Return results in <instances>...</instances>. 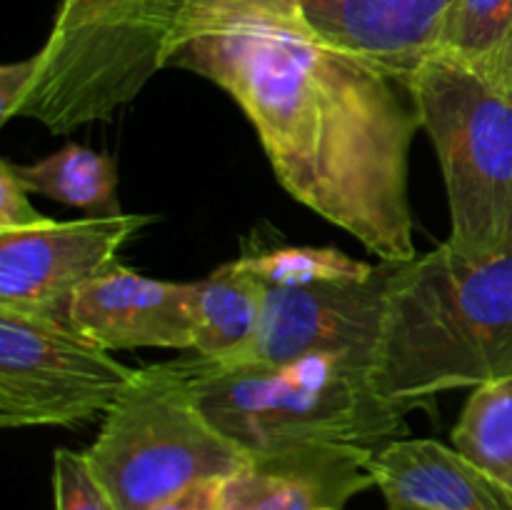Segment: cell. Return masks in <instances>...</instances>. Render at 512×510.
Returning a JSON list of instances; mask_svg holds the SVG:
<instances>
[{
    "label": "cell",
    "mask_w": 512,
    "mask_h": 510,
    "mask_svg": "<svg viewBox=\"0 0 512 510\" xmlns=\"http://www.w3.org/2000/svg\"><path fill=\"white\" fill-rule=\"evenodd\" d=\"M165 68L190 70L240 105L298 203L380 260L418 258L413 78L325 40L298 0H183Z\"/></svg>",
    "instance_id": "1"
},
{
    "label": "cell",
    "mask_w": 512,
    "mask_h": 510,
    "mask_svg": "<svg viewBox=\"0 0 512 510\" xmlns=\"http://www.w3.org/2000/svg\"><path fill=\"white\" fill-rule=\"evenodd\" d=\"M512 375V253L468 258L450 243L393 263L368 378L410 413L440 393Z\"/></svg>",
    "instance_id": "2"
},
{
    "label": "cell",
    "mask_w": 512,
    "mask_h": 510,
    "mask_svg": "<svg viewBox=\"0 0 512 510\" xmlns=\"http://www.w3.org/2000/svg\"><path fill=\"white\" fill-rule=\"evenodd\" d=\"M215 428L250 458L315 448L378 450L408 435L400 408L380 398L368 368L340 355H308L278 368L215 370L178 360Z\"/></svg>",
    "instance_id": "3"
},
{
    "label": "cell",
    "mask_w": 512,
    "mask_h": 510,
    "mask_svg": "<svg viewBox=\"0 0 512 510\" xmlns=\"http://www.w3.org/2000/svg\"><path fill=\"white\" fill-rule=\"evenodd\" d=\"M180 10L183 0H63L20 115L55 135L108 120L165 68Z\"/></svg>",
    "instance_id": "4"
},
{
    "label": "cell",
    "mask_w": 512,
    "mask_h": 510,
    "mask_svg": "<svg viewBox=\"0 0 512 510\" xmlns=\"http://www.w3.org/2000/svg\"><path fill=\"white\" fill-rule=\"evenodd\" d=\"M83 453L120 510H150L190 485L230 478L253 463L205 415L178 360L135 370Z\"/></svg>",
    "instance_id": "5"
},
{
    "label": "cell",
    "mask_w": 512,
    "mask_h": 510,
    "mask_svg": "<svg viewBox=\"0 0 512 510\" xmlns=\"http://www.w3.org/2000/svg\"><path fill=\"white\" fill-rule=\"evenodd\" d=\"M413 85L448 190V243L475 260L512 253V100L445 50L415 70Z\"/></svg>",
    "instance_id": "6"
},
{
    "label": "cell",
    "mask_w": 512,
    "mask_h": 510,
    "mask_svg": "<svg viewBox=\"0 0 512 510\" xmlns=\"http://www.w3.org/2000/svg\"><path fill=\"white\" fill-rule=\"evenodd\" d=\"M108 353L63 320L0 308V425L103 420L135 378Z\"/></svg>",
    "instance_id": "7"
},
{
    "label": "cell",
    "mask_w": 512,
    "mask_h": 510,
    "mask_svg": "<svg viewBox=\"0 0 512 510\" xmlns=\"http://www.w3.org/2000/svg\"><path fill=\"white\" fill-rule=\"evenodd\" d=\"M390 270L393 263L380 260L368 280L268 285L255 338L228 358L198 360L215 370H248L278 368L308 355H340L370 368Z\"/></svg>",
    "instance_id": "8"
},
{
    "label": "cell",
    "mask_w": 512,
    "mask_h": 510,
    "mask_svg": "<svg viewBox=\"0 0 512 510\" xmlns=\"http://www.w3.org/2000/svg\"><path fill=\"white\" fill-rule=\"evenodd\" d=\"M158 215L120 213L53 220L0 233V308L68 323L73 295L118 263V253Z\"/></svg>",
    "instance_id": "9"
},
{
    "label": "cell",
    "mask_w": 512,
    "mask_h": 510,
    "mask_svg": "<svg viewBox=\"0 0 512 510\" xmlns=\"http://www.w3.org/2000/svg\"><path fill=\"white\" fill-rule=\"evenodd\" d=\"M193 283H170L115 263L73 295L68 325L105 350H193Z\"/></svg>",
    "instance_id": "10"
},
{
    "label": "cell",
    "mask_w": 512,
    "mask_h": 510,
    "mask_svg": "<svg viewBox=\"0 0 512 510\" xmlns=\"http://www.w3.org/2000/svg\"><path fill=\"white\" fill-rule=\"evenodd\" d=\"M305 20L338 48L413 78L440 50L455 0H298Z\"/></svg>",
    "instance_id": "11"
},
{
    "label": "cell",
    "mask_w": 512,
    "mask_h": 510,
    "mask_svg": "<svg viewBox=\"0 0 512 510\" xmlns=\"http://www.w3.org/2000/svg\"><path fill=\"white\" fill-rule=\"evenodd\" d=\"M368 470L388 510H512L510 490L433 438L390 440Z\"/></svg>",
    "instance_id": "12"
},
{
    "label": "cell",
    "mask_w": 512,
    "mask_h": 510,
    "mask_svg": "<svg viewBox=\"0 0 512 510\" xmlns=\"http://www.w3.org/2000/svg\"><path fill=\"white\" fill-rule=\"evenodd\" d=\"M370 448H315L255 458L223 485L220 510L340 508L375 485Z\"/></svg>",
    "instance_id": "13"
},
{
    "label": "cell",
    "mask_w": 512,
    "mask_h": 510,
    "mask_svg": "<svg viewBox=\"0 0 512 510\" xmlns=\"http://www.w3.org/2000/svg\"><path fill=\"white\" fill-rule=\"evenodd\" d=\"M268 283L240 270L220 265L200 283H193V350L200 358L218 360L238 353L255 338L263 318Z\"/></svg>",
    "instance_id": "14"
},
{
    "label": "cell",
    "mask_w": 512,
    "mask_h": 510,
    "mask_svg": "<svg viewBox=\"0 0 512 510\" xmlns=\"http://www.w3.org/2000/svg\"><path fill=\"white\" fill-rule=\"evenodd\" d=\"M28 193L95 215H120L118 165L110 155L68 143L30 165H13Z\"/></svg>",
    "instance_id": "15"
},
{
    "label": "cell",
    "mask_w": 512,
    "mask_h": 510,
    "mask_svg": "<svg viewBox=\"0 0 512 510\" xmlns=\"http://www.w3.org/2000/svg\"><path fill=\"white\" fill-rule=\"evenodd\" d=\"M453 448L512 493V375L473 388L453 428Z\"/></svg>",
    "instance_id": "16"
},
{
    "label": "cell",
    "mask_w": 512,
    "mask_h": 510,
    "mask_svg": "<svg viewBox=\"0 0 512 510\" xmlns=\"http://www.w3.org/2000/svg\"><path fill=\"white\" fill-rule=\"evenodd\" d=\"M240 270L258 275L268 285L298 288V285L338 283V280H368L378 265L355 260L338 248H273L240 255L233 260Z\"/></svg>",
    "instance_id": "17"
},
{
    "label": "cell",
    "mask_w": 512,
    "mask_h": 510,
    "mask_svg": "<svg viewBox=\"0 0 512 510\" xmlns=\"http://www.w3.org/2000/svg\"><path fill=\"white\" fill-rule=\"evenodd\" d=\"M512 33V0H455L440 50L480 63Z\"/></svg>",
    "instance_id": "18"
},
{
    "label": "cell",
    "mask_w": 512,
    "mask_h": 510,
    "mask_svg": "<svg viewBox=\"0 0 512 510\" xmlns=\"http://www.w3.org/2000/svg\"><path fill=\"white\" fill-rule=\"evenodd\" d=\"M55 510H120L85 453L60 448L53 458Z\"/></svg>",
    "instance_id": "19"
},
{
    "label": "cell",
    "mask_w": 512,
    "mask_h": 510,
    "mask_svg": "<svg viewBox=\"0 0 512 510\" xmlns=\"http://www.w3.org/2000/svg\"><path fill=\"white\" fill-rule=\"evenodd\" d=\"M48 220V215L30 205L28 190L15 175L13 163L3 160L0 163V233L35 228V225L48 223Z\"/></svg>",
    "instance_id": "20"
},
{
    "label": "cell",
    "mask_w": 512,
    "mask_h": 510,
    "mask_svg": "<svg viewBox=\"0 0 512 510\" xmlns=\"http://www.w3.org/2000/svg\"><path fill=\"white\" fill-rule=\"evenodd\" d=\"M35 75V58L10 63L0 68V123H8L10 118L20 115L25 98H28L30 83Z\"/></svg>",
    "instance_id": "21"
},
{
    "label": "cell",
    "mask_w": 512,
    "mask_h": 510,
    "mask_svg": "<svg viewBox=\"0 0 512 510\" xmlns=\"http://www.w3.org/2000/svg\"><path fill=\"white\" fill-rule=\"evenodd\" d=\"M228 478H213L185 488L183 493L163 500L150 510H220L223 508V485Z\"/></svg>",
    "instance_id": "22"
},
{
    "label": "cell",
    "mask_w": 512,
    "mask_h": 510,
    "mask_svg": "<svg viewBox=\"0 0 512 510\" xmlns=\"http://www.w3.org/2000/svg\"><path fill=\"white\" fill-rule=\"evenodd\" d=\"M473 65H478V68L483 70L485 78H488L505 98L512 100V33L500 48H495L493 53L488 55V58Z\"/></svg>",
    "instance_id": "23"
},
{
    "label": "cell",
    "mask_w": 512,
    "mask_h": 510,
    "mask_svg": "<svg viewBox=\"0 0 512 510\" xmlns=\"http://www.w3.org/2000/svg\"><path fill=\"white\" fill-rule=\"evenodd\" d=\"M325 510H340V508H325Z\"/></svg>",
    "instance_id": "24"
}]
</instances>
